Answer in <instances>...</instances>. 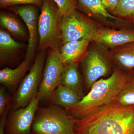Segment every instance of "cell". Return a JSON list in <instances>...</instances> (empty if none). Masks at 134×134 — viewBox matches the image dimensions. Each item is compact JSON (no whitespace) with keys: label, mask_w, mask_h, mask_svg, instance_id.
<instances>
[{"label":"cell","mask_w":134,"mask_h":134,"mask_svg":"<svg viewBox=\"0 0 134 134\" xmlns=\"http://www.w3.org/2000/svg\"><path fill=\"white\" fill-rule=\"evenodd\" d=\"M75 134H134V105L114 101L97 112L76 119Z\"/></svg>","instance_id":"obj_1"},{"label":"cell","mask_w":134,"mask_h":134,"mask_svg":"<svg viewBox=\"0 0 134 134\" xmlns=\"http://www.w3.org/2000/svg\"><path fill=\"white\" fill-rule=\"evenodd\" d=\"M127 75L126 71L114 68L109 77L96 82L77 104L65 109V111L76 119L98 111L115 101L125 85Z\"/></svg>","instance_id":"obj_2"},{"label":"cell","mask_w":134,"mask_h":134,"mask_svg":"<svg viewBox=\"0 0 134 134\" xmlns=\"http://www.w3.org/2000/svg\"><path fill=\"white\" fill-rule=\"evenodd\" d=\"M76 119L65 110L52 104L38 108L31 128V134H75Z\"/></svg>","instance_id":"obj_3"},{"label":"cell","mask_w":134,"mask_h":134,"mask_svg":"<svg viewBox=\"0 0 134 134\" xmlns=\"http://www.w3.org/2000/svg\"><path fill=\"white\" fill-rule=\"evenodd\" d=\"M62 15L53 0H43L38 17V50L50 48L59 51L61 45L60 22Z\"/></svg>","instance_id":"obj_4"},{"label":"cell","mask_w":134,"mask_h":134,"mask_svg":"<svg viewBox=\"0 0 134 134\" xmlns=\"http://www.w3.org/2000/svg\"><path fill=\"white\" fill-rule=\"evenodd\" d=\"M99 45L90 48L80 61L85 86L89 90L101 77L110 74L114 69L107 48H100Z\"/></svg>","instance_id":"obj_5"},{"label":"cell","mask_w":134,"mask_h":134,"mask_svg":"<svg viewBox=\"0 0 134 134\" xmlns=\"http://www.w3.org/2000/svg\"><path fill=\"white\" fill-rule=\"evenodd\" d=\"M99 24L76 9L62 16L60 22L61 45L82 39L92 41L98 29L101 27Z\"/></svg>","instance_id":"obj_6"},{"label":"cell","mask_w":134,"mask_h":134,"mask_svg":"<svg viewBox=\"0 0 134 134\" xmlns=\"http://www.w3.org/2000/svg\"><path fill=\"white\" fill-rule=\"evenodd\" d=\"M46 53V50H40L29 74L21 81L13 98V110L25 107L37 96L43 76Z\"/></svg>","instance_id":"obj_7"},{"label":"cell","mask_w":134,"mask_h":134,"mask_svg":"<svg viewBox=\"0 0 134 134\" xmlns=\"http://www.w3.org/2000/svg\"><path fill=\"white\" fill-rule=\"evenodd\" d=\"M64 67L59 51L51 49L48 54L37 93V97L39 101L50 99L52 94L60 84Z\"/></svg>","instance_id":"obj_8"},{"label":"cell","mask_w":134,"mask_h":134,"mask_svg":"<svg viewBox=\"0 0 134 134\" xmlns=\"http://www.w3.org/2000/svg\"><path fill=\"white\" fill-rule=\"evenodd\" d=\"M39 101L36 96L25 107L13 110L8 114L5 134H31L32 126Z\"/></svg>","instance_id":"obj_9"},{"label":"cell","mask_w":134,"mask_h":134,"mask_svg":"<svg viewBox=\"0 0 134 134\" xmlns=\"http://www.w3.org/2000/svg\"><path fill=\"white\" fill-rule=\"evenodd\" d=\"M77 8L99 24L114 27L128 25L126 20L111 14L105 9L100 0H77Z\"/></svg>","instance_id":"obj_10"},{"label":"cell","mask_w":134,"mask_h":134,"mask_svg":"<svg viewBox=\"0 0 134 134\" xmlns=\"http://www.w3.org/2000/svg\"><path fill=\"white\" fill-rule=\"evenodd\" d=\"M12 10L21 18L28 28L29 43L25 58L33 59L37 48L38 34V10L36 7L31 5L14 8Z\"/></svg>","instance_id":"obj_11"},{"label":"cell","mask_w":134,"mask_h":134,"mask_svg":"<svg viewBox=\"0 0 134 134\" xmlns=\"http://www.w3.org/2000/svg\"><path fill=\"white\" fill-rule=\"evenodd\" d=\"M92 41L107 48H115L134 42V31L126 28L117 30L101 26L96 31Z\"/></svg>","instance_id":"obj_12"},{"label":"cell","mask_w":134,"mask_h":134,"mask_svg":"<svg viewBox=\"0 0 134 134\" xmlns=\"http://www.w3.org/2000/svg\"><path fill=\"white\" fill-rule=\"evenodd\" d=\"M107 50L114 68L125 71L134 69V42Z\"/></svg>","instance_id":"obj_13"},{"label":"cell","mask_w":134,"mask_h":134,"mask_svg":"<svg viewBox=\"0 0 134 134\" xmlns=\"http://www.w3.org/2000/svg\"><path fill=\"white\" fill-rule=\"evenodd\" d=\"M90 42L89 40L82 39L61 45L59 52L64 65L80 62L87 52Z\"/></svg>","instance_id":"obj_14"},{"label":"cell","mask_w":134,"mask_h":134,"mask_svg":"<svg viewBox=\"0 0 134 134\" xmlns=\"http://www.w3.org/2000/svg\"><path fill=\"white\" fill-rule=\"evenodd\" d=\"M33 59L25 58L17 67L14 69L6 67L0 71V83L11 92H14L19 86Z\"/></svg>","instance_id":"obj_15"},{"label":"cell","mask_w":134,"mask_h":134,"mask_svg":"<svg viewBox=\"0 0 134 134\" xmlns=\"http://www.w3.org/2000/svg\"><path fill=\"white\" fill-rule=\"evenodd\" d=\"M83 82L78 69V63L64 65L61 84L74 92L81 99L85 96Z\"/></svg>","instance_id":"obj_16"},{"label":"cell","mask_w":134,"mask_h":134,"mask_svg":"<svg viewBox=\"0 0 134 134\" xmlns=\"http://www.w3.org/2000/svg\"><path fill=\"white\" fill-rule=\"evenodd\" d=\"M24 47L21 43L15 41L9 34L3 29L0 30V63H8L15 54Z\"/></svg>","instance_id":"obj_17"},{"label":"cell","mask_w":134,"mask_h":134,"mask_svg":"<svg viewBox=\"0 0 134 134\" xmlns=\"http://www.w3.org/2000/svg\"><path fill=\"white\" fill-rule=\"evenodd\" d=\"M50 99L53 104L66 109L76 105L81 99L74 92L60 84Z\"/></svg>","instance_id":"obj_18"},{"label":"cell","mask_w":134,"mask_h":134,"mask_svg":"<svg viewBox=\"0 0 134 134\" xmlns=\"http://www.w3.org/2000/svg\"><path fill=\"white\" fill-rule=\"evenodd\" d=\"M126 72V82L115 100L125 106L134 105V69Z\"/></svg>","instance_id":"obj_19"},{"label":"cell","mask_w":134,"mask_h":134,"mask_svg":"<svg viewBox=\"0 0 134 134\" xmlns=\"http://www.w3.org/2000/svg\"><path fill=\"white\" fill-rule=\"evenodd\" d=\"M0 25L3 28L6 29L15 36L20 37H25L26 36V32L21 23L10 15L1 13Z\"/></svg>","instance_id":"obj_20"},{"label":"cell","mask_w":134,"mask_h":134,"mask_svg":"<svg viewBox=\"0 0 134 134\" xmlns=\"http://www.w3.org/2000/svg\"><path fill=\"white\" fill-rule=\"evenodd\" d=\"M113 15L125 20H134V0H119Z\"/></svg>","instance_id":"obj_21"},{"label":"cell","mask_w":134,"mask_h":134,"mask_svg":"<svg viewBox=\"0 0 134 134\" xmlns=\"http://www.w3.org/2000/svg\"><path fill=\"white\" fill-rule=\"evenodd\" d=\"M62 16L72 13L77 8V0H53Z\"/></svg>","instance_id":"obj_22"},{"label":"cell","mask_w":134,"mask_h":134,"mask_svg":"<svg viewBox=\"0 0 134 134\" xmlns=\"http://www.w3.org/2000/svg\"><path fill=\"white\" fill-rule=\"evenodd\" d=\"M4 86L0 88V116H1L9 105L10 98Z\"/></svg>","instance_id":"obj_23"},{"label":"cell","mask_w":134,"mask_h":134,"mask_svg":"<svg viewBox=\"0 0 134 134\" xmlns=\"http://www.w3.org/2000/svg\"><path fill=\"white\" fill-rule=\"evenodd\" d=\"M43 0H11L7 3L3 7H7L12 5L21 4H31L40 7L43 4Z\"/></svg>","instance_id":"obj_24"},{"label":"cell","mask_w":134,"mask_h":134,"mask_svg":"<svg viewBox=\"0 0 134 134\" xmlns=\"http://www.w3.org/2000/svg\"><path fill=\"white\" fill-rule=\"evenodd\" d=\"M106 9L112 15L119 4V0H100Z\"/></svg>","instance_id":"obj_25"},{"label":"cell","mask_w":134,"mask_h":134,"mask_svg":"<svg viewBox=\"0 0 134 134\" xmlns=\"http://www.w3.org/2000/svg\"><path fill=\"white\" fill-rule=\"evenodd\" d=\"M12 107L11 104H9L8 106L7 110H6L5 113L2 115L1 116L0 119V134H5V127L6 124V120L9 111Z\"/></svg>","instance_id":"obj_26"},{"label":"cell","mask_w":134,"mask_h":134,"mask_svg":"<svg viewBox=\"0 0 134 134\" xmlns=\"http://www.w3.org/2000/svg\"><path fill=\"white\" fill-rule=\"evenodd\" d=\"M10 1L11 0H0V5H1V7H3L5 4Z\"/></svg>","instance_id":"obj_27"},{"label":"cell","mask_w":134,"mask_h":134,"mask_svg":"<svg viewBox=\"0 0 134 134\" xmlns=\"http://www.w3.org/2000/svg\"><path fill=\"white\" fill-rule=\"evenodd\" d=\"M131 22H132V24H133V26H134V20H133V21H132Z\"/></svg>","instance_id":"obj_28"}]
</instances>
